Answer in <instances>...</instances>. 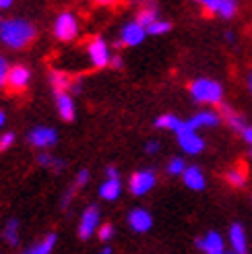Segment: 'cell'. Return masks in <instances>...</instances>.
Instances as JSON below:
<instances>
[{
  "mask_svg": "<svg viewBox=\"0 0 252 254\" xmlns=\"http://www.w3.org/2000/svg\"><path fill=\"white\" fill-rule=\"evenodd\" d=\"M33 37H35V27L23 19L4 21L2 27H0V40H2L8 48H15V50L27 46Z\"/></svg>",
  "mask_w": 252,
  "mask_h": 254,
  "instance_id": "cell-1",
  "label": "cell"
},
{
  "mask_svg": "<svg viewBox=\"0 0 252 254\" xmlns=\"http://www.w3.org/2000/svg\"><path fill=\"white\" fill-rule=\"evenodd\" d=\"M190 97L196 104H207V106H221L223 104V85L213 81V79H194L188 85Z\"/></svg>",
  "mask_w": 252,
  "mask_h": 254,
  "instance_id": "cell-2",
  "label": "cell"
},
{
  "mask_svg": "<svg viewBox=\"0 0 252 254\" xmlns=\"http://www.w3.org/2000/svg\"><path fill=\"white\" fill-rule=\"evenodd\" d=\"M176 136H178V145L188 155H198L200 151L205 149V141L200 138V134L188 122H182V126L178 128V132H176Z\"/></svg>",
  "mask_w": 252,
  "mask_h": 254,
  "instance_id": "cell-3",
  "label": "cell"
},
{
  "mask_svg": "<svg viewBox=\"0 0 252 254\" xmlns=\"http://www.w3.org/2000/svg\"><path fill=\"white\" fill-rule=\"evenodd\" d=\"M79 33V23L74 19L72 12H62L54 23V35L60 42H70Z\"/></svg>",
  "mask_w": 252,
  "mask_h": 254,
  "instance_id": "cell-4",
  "label": "cell"
},
{
  "mask_svg": "<svg viewBox=\"0 0 252 254\" xmlns=\"http://www.w3.org/2000/svg\"><path fill=\"white\" fill-rule=\"evenodd\" d=\"M155 182H157L155 172H151V170H141V172H136V174L130 176V180H128V184H130V192H132L134 196H143V194H147L149 190L155 186Z\"/></svg>",
  "mask_w": 252,
  "mask_h": 254,
  "instance_id": "cell-5",
  "label": "cell"
},
{
  "mask_svg": "<svg viewBox=\"0 0 252 254\" xmlns=\"http://www.w3.org/2000/svg\"><path fill=\"white\" fill-rule=\"evenodd\" d=\"M200 6L207 12H211V15H217L225 21L234 19L238 12V2H234V0H203Z\"/></svg>",
  "mask_w": 252,
  "mask_h": 254,
  "instance_id": "cell-6",
  "label": "cell"
},
{
  "mask_svg": "<svg viewBox=\"0 0 252 254\" xmlns=\"http://www.w3.org/2000/svg\"><path fill=\"white\" fill-rule=\"evenodd\" d=\"M196 248L205 254H221L225 252V240L219 232H207L203 238L196 240Z\"/></svg>",
  "mask_w": 252,
  "mask_h": 254,
  "instance_id": "cell-7",
  "label": "cell"
},
{
  "mask_svg": "<svg viewBox=\"0 0 252 254\" xmlns=\"http://www.w3.org/2000/svg\"><path fill=\"white\" fill-rule=\"evenodd\" d=\"M87 50H89V56H91L93 66L104 68V66L110 64L112 56H110V50H108V46H106V42L102 40V37H93V40L89 42V48H87Z\"/></svg>",
  "mask_w": 252,
  "mask_h": 254,
  "instance_id": "cell-8",
  "label": "cell"
},
{
  "mask_svg": "<svg viewBox=\"0 0 252 254\" xmlns=\"http://www.w3.org/2000/svg\"><path fill=\"white\" fill-rule=\"evenodd\" d=\"M228 238H230L234 254H248V238H246V230L242 223H232Z\"/></svg>",
  "mask_w": 252,
  "mask_h": 254,
  "instance_id": "cell-9",
  "label": "cell"
},
{
  "mask_svg": "<svg viewBox=\"0 0 252 254\" xmlns=\"http://www.w3.org/2000/svg\"><path fill=\"white\" fill-rule=\"evenodd\" d=\"M219 122H221V114L213 112V110H200V112L194 114L190 120H188V124H190L194 130H198V128H213V126H217Z\"/></svg>",
  "mask_w": 252,
  "mask_h": 254,
  "instance_id": "cell-10",
  "label": "cell"
},
{
  "mask_svg": "<svg viewBox=\"0 0 252 254\" xmlns=\"http://www.w3.org/2000/svg\"><path fill=\"white\" fill-rule=\"evenodd\" d=\"M97 221H99V211L97 207H87L83 211V217H81V225H79V236L83 240H89L97 227Z\"/></svg>",
  "mask_w": 252,
  "mask_h": 254,
  "instance_id": "cell-11",
  "label": "cell"
},
{
  "mask_svg": "<svg viewBox=\"0 0 252 254\" xmlns=\"http://www.w3.org/2000/svg\"><path fill=\"white\" fill-rule=\"evenodd\" d=\"M58 138V132L54 128H46V126H37L29 132V143L33 147H50L54 145Z\"/></svg>",
  "mask_w": 252,
  "mask_h": 254,
  "instance_id": "cell-12",
  "label": "cell"
},
{
  "mask_svg": "<svg viewBox=\"0 0 252 254\" xmlns=\"http://www.w3.org/2000/svg\"><path fill=\"white\" fill-rule=\"evenodd\" d=\"M128 223L134 232L145 234L151 230V225H153V217H151V213L145 209H132L128 215Z\"/></svg>",
  "mask_w": 252,
  "mask_h": 254,
  "instance_id": "cell-13",
  "label": "cell"
},
{
  "mask_svg": "<svg viewBox=\"0 0 252 254\" xmlns=\"http://www.w3.org/2000/svg\"><path fill=\"white\" fill-rule=\"evenodd\" d=\"M29 77H31V74H29V68L17 64V66H12V68L8 70V79H6V83L10 85L12 91H23V89L29 85Z\"/></svg>",
  "mask_w": 252,
  "mask_h": 254,
  "instance_id": "cell-14",
  "label": "cell"
},
{
  "mask_svg": "<svg viewBox=\"0 0 252 254\" xmlns=\"http://www.w3.org/2000/svg\"><path fill=\"white\" fill-rule=\"evenodd\" d=\"M221 118H223V122L230 126V128L234 130V132H238V134H242V130L246 128V120H244V116L242 114H238V112H234L230 106H225V104H221Z\"/></svg>",
  "mask_w": 252,
  "mask_h": 254,
  "instance_id": "cell-15",
  "label": "cell"
},
{
  "mask_svg": "<svg viewBox=\"0 0 252 254\" xmlns=\"http://www.w3.org/2000/svg\"><path fill=\"white\" fill-rule=\"evenodd\" d=\"M145 35H147V29L141 27L138 23H128L126 27L122 29V44L124 46H138L143 40H145Z\"/></svg>",
  "mask_w": 252,
  "mask_h": 254,
  "instance_id": "cell-16",
  "label": "cell"
},
{
  "mask_svg": "<svg viewBox=\"0 0 252 254\" xmlns=\"http://www.w3.org/2000/svg\"><path fill=\"white\" fill-rule=\"evenodd\" d=\"M184 184L190 188V190H196V192H200V190H205L207 186V180H205V174L200 172L196 166H190V168H186L184 172Z\"/></svg>",
  "mask_w": 252,
  "mask_h": 254,
  "instance_id": "cell-17",
  "label": "cell"
},
{
  "mask_svg": "<svg viewBox=\"0 0 252 254\" xmlns=\"http://www.w3.org/2000/svg\"><path fill=\"white\" fill-rule=\"evenodd\" d=\"M56 106H58L62 120H66V122L74 120V106H72V99H70L68 93H58L56 95Z\"/></svg>",
  "mask_w": 252,
  "mask_h": 254,
  "instance_id": "cell-18",
  "label": "cell"
},
{
  "mask_svg": "<svg viewBox=\"0 0 252 254\" xmlns=\"http://www.w3.org/2000/svg\"><path fill=\"white\" fill-rule=\"evenodd\" d=\"M225 180H228L234 188H242L248 182V170L244 166H234L228 174H225Z\"/></svg>",
  "mask_w": 252,
  "mask_h": 254,
  "instance_id": "cell-19",
  "label": "cell"
},
{
  "mask_svg": "<svg viewBox=\"0 0 252 254\" xmlns=\"http://www.w3.org/2000/svg\"><path fill=\"white\" fill-rule=\"evenodd\" d=\"M155 21H159L157 19V8L155 6H145V8H141L136 12V19H134V23H138L141 27H151Z\"/></svg>",
  "mask_w": 252,
  "mask_h": 254,
  "instance_id": "cell-20",
  "label": "cell"
},
{
  "mask_svg": "<svg viewBox=\"0 0 252 254\" xmlns=\"http://www.w3.org/2000/svg\"><path fill=\"white\" fill-rule=\"evenodd\" d=\"M155 126H157V128H166V130L178 132V128L182 126V120L178 116H174V114H163V116H159L155 120Z\"/></svg>",
  "mask_w": 252,
  "mask_h": 254,
  "instance_id": "cell-21",
  "label": "cell"
},
{
  "mask_svg": "<svg viewBox=\"0 0 252 254\" xmlns=\"http://www.w3.org/2000/svg\"><path fill=\"white\" fill-rule=\"evenodd\" d=\"M50 83H52L54 87V91L56 95L58 93H66V89H68V77H66V72H62V70H52V74H50Z\"/></svg>",
  "mask_w": 252,
  "mask_h": 254,
  "instance_id": "cell-22",
  "label": "cell"
},
{
  "mask_svg": "<svg viewBox=\"0 0 252 254\" xmlns=\"http://www.w3.org/2000/svg\"><path fill=\"white\" fill-rule=\"evenodd\" d=\"M99 196L106 200H116L120 196V180H108L99 188Z\"/></svg>",
  "mask_w": 252,
  "mask_h": 254,
  "instance_id": "cell-23",
  "label": "cell"
},
{
  "mask_svg": "<svg viewBox=\"0 0 252 254\" xmlns=\"http://www.w3.org/2000/svg\"><path fill=\"white\" fill-rule=\"evenodd\" d=\"M54 244H56V234H50V236H46L37 246L29 248L25 254H50V252L54 250Z\"/></svg>",
  "mask_w": 252,
  "mask_h": 254,
  "instance_id": "cell-24",
  "label": "cell"
},
{
  "mask_svg": "<svg viewBox=\"0 0 252 254\" xmlns=\"http://www.w3.org/2000/svg\"><path fill=\"white\" fill-rule=\"evenodd\" d=\"M4 238L10 246H17V242H19V221L17 219H8V223L4 227Z\"/></svg>",
  "mask_w": 252,
  "mask_h": 254,
  "instance_id": "cell-25",
  "label": "cell"
},
{
  "mask_svg": "<svg viewBox=\"0 0 252 254\" xmlns=\"http://www.w3.org/2000/svg\"><path fill=\"white\" fill-rule=\"evenodd\" d=\"M172 29V23L170 21H155L153 25H151V27H147V33L149 35H163V33H168Z\"/></svg>",
  "mask_w": 252,
  "mask_h": 254,
  "instance_id": "cell-26",
  "label": "cell"
},
{
  "mask_svg": "<svg viewBox=\"0 0 252 254\" xmlns=\"http://www.w3.org/2000/svg\"><path fill=\"white\" fill-rule=\"evenodd\" d=\"M168 172H170L172 176H184V172H186V163H184V159H182V157H174V159H170V163H168Z\"/></svg>",
  "mask_w": 252,
  "mask_h": 254,
  "instance_id": "cell-27",
  "label": "cell"
},
{
  "mask_svg": "<svg viewBox=\"0 0 252 254\" xmlns=\"http://www.w3.org/2000/svg\"><path fill=\"white\" fill-rule=\"evenodd\" d=\"M37 161H40V166H46V168H54L56 172H60L62 168H64V161L54 159V157H50V155H46V153L37 157Z\"/></svg>",
  "mask_w": 252,
  "mask_h": 254,
  "instance_id": "cell-28",
  "label": "cell"
},
{
  "mask_svg": "<svg viewBox=\"0 0 252 254\" xmlns=\"http://www.w3.org/2000/svg\"><path fill=\"white\" fill-rule=\"evenodd\" d=\"M12 143H15V134H12V132H4L2 136H0V153L6 151Z\"/></svg>",
  "mask_w": 252,
  "mask_h": 254,
  "instance_id": "cell-29",
  "label": "cell"
},
{
  "mask_svg": "<svg viewBox=\"0 0 252 254\" xmlns=\"http://www.w3.org/2000/svg\"><path fill=\"white\" fill-rule=\"evenodd\" d=\"M112 236H114V227H112L110 223L99 227V240H110Z\"/></svg>",
  "mask_w": 252,
  "mask_h": 254,
  "instance_id": "cell-30",
  "label": "cell"
},
{
  "mask_svg": "<svg viewBox=\"0 0 252 254\" xmlns=\"http://www.w3.org/2000/svg\"><path fill=\"white\" fill-rule=\"evenodd\" d=\"M8 66H6V62L2 60V58H0V87H2L4 83H6V79H8Z\"/></svg>",
  "mask_w": 252,
  "mask_h": 254,
  "instance_id": "cell-31",
  "label": "cell"
},
{
  "mask_svg": "<svg viewBox=\"0 0 252 254\" xmlns=\"http://www.w3.org/2000/svg\"><path fill=\"white\" fill-rule=\"evenodd\" d=\"M240 136L244 138V143H246V145H250V149H252V126H250V124H248L246 128L242 130V134H240Z\"/></svg>",
  "mask_w": 252,
  "mask_h": 254,
  "instance_id": "cell-32",
  "label": "cell"
},
{
  "mask_svg": "<svg viewBox=\"0 0 252 254\" xmlns=\"http://www.w3.org/2000/svg\"><path fill=\"white\" fill-rule=\"evenodd\" d=\"M145 151H147V153H157V151H159V143H157V141L147 143V145H145Z\"/></svg>",
  "mask_w": 252,
  "mask_h": 254,
  "instance_id": "cell-33",
  "label": "cell"
},
{
  "mask_svg": "<svg viewBox=\"0 0 252 254\" xmlns=\"http://www.w3.org/2000/svg\"><path fill=\"white\" fill-rule=\"evenodd\" d=\"M106 176H108V180H118V172H116L114 166H110V168L106 170Z\"/></svg>",
  "mask_w": 252,
  "mask_h": 254,
  "instance_id": "cell-34",
  "label": "cell"
},
{
  "mask_svg": "<svg viewBox=\"0 0 252 254\" xmlns=\"http://www.w3.org/2000/svg\"><path fill=\"white\" fill-rule=\"evenodd\" d=\"M110 64H112V66H114V68H120V66H122V60H120L118 56H114V58H112V60H110Z\"/></svg>",
  "mask_w": 252,
  "mask_h": 254,
  "instance_id": "cell-35",
  "label": "cell"
},
{
  "mask_svg": "<svg viewBox=\"0 0 252 254\" xmlns=\"http://www.w3.org/2000/svg\"><path fill=\"white\" fill-rule=\"evenodd\" d=\"M12 2H10V0H0V8H6V6H10Z\"/></svg>",
  "mask_w": 252,
  "mask_h": 254,
  "instance_id": "cell-36",
  "label": "cell"
},
{
  "mask_svg": "<svg viewBox=\"0 0 252 254\" xmlns=\"http://www.w3.org/2000/svg\"><path fill=\"white\" fill-rule=\"evenodd\" d=\"M225 40H228V42H234V33H232V31H225Z\"/></svg>",
  "mask_w": 252,
  "mask_h": 254,
  "instance_id": "cell-37",
  "label": "cell"
},
{
  "mask_svg": "<svg viewBox=\"0 0 252 254\" xmlns=\"http://www.w3.org/2000/svg\"><path fill=\"white\" fill-rule=\"evenodd\" d=\"M248 89H250V93H252V72L248 74Z\"/></svg>",
  "mask_w": 252,
  "mask_h": 254,
  "instance_id": "cell-38",
  "label": "cell"
},
{
  "mask_svg": "<svg viewBox=\"0 0 252 254\" xmlns=\"http://www.w3.org/2000/svg\"><path fill=\"white\" fill-rule=\"evenodd\" d=\"M2 124H4V112L0 110V126H2Z\"/></svg>",
  "mask_w": 252,
  "mask_h": 254,
  "instance_id": "cell-39",
  "label": "cell"
},
{
  "mask_svg": "<svg viewBox=\"0 0 252 254\" xmlns=\"http://www.w3.org/2000/svg\"><path fill=\"white\" fill-rule=\"evenodd\" d=\"M99 254H112V248H104V250L99 252Z\"/></svg>",
  "mask_w": 252,
  "mask_h": 254,
  "instance_id": "cell-40",
  "label": "cell"
},
{
  "mask_svg": "<svg viewBox=\"0 0 252 254\" xmlns=\"http://www.w3.org/2000/svg\"><path fill=\"white\" fill-rule=\"evenodd\" d=\"M250 159H252V149H250Z\"/></svg>",
  "mask_w": 252,
  "mask_h": 254,
  "instance_id": "cell-41",
  "label": "cell"
},
{
  "mask_svg": "<svg viewBox=\"0 0 252 254\" xmlns=\"http://www.w3.org/2000/svg\"><path fill=\"white\" fill-rule=\"evenodd\" d=\"M0 27H2V21H0Z\"/></svg>",
  "mask_w": 252,
  "mask_h": 254,
  "instance_id": "cell-42",
  "label": "cell"
},
{
  "mask_svg": "<svg viewBox=\"0 0 252 254\" xmlns=\"http://www.w3.org/2000/svg\"><path fill=\"white\" fill-rule=\"evenodd\" d=\"M221 254H225V252H221Z\"/></svg>",
  "mask_w": 252,
  "mask_h": 254,
  "instance_id": "cell-43",
  "label": "cell"
},
{
  "mask_svg": "<svg viewBox=\"0 0 252 254\" xmlns=\"http://www.w3.org/2000/svg\"><path fill=\"white\" fill-rule=\"evenodd\" d=\"M232 254H234V252H232Z\"/></svg>",
  "mask_w": 252,
  "mask_h": 254,
  "instance_id": "cell-44",
  "label": "cell"
}]
</instances>
